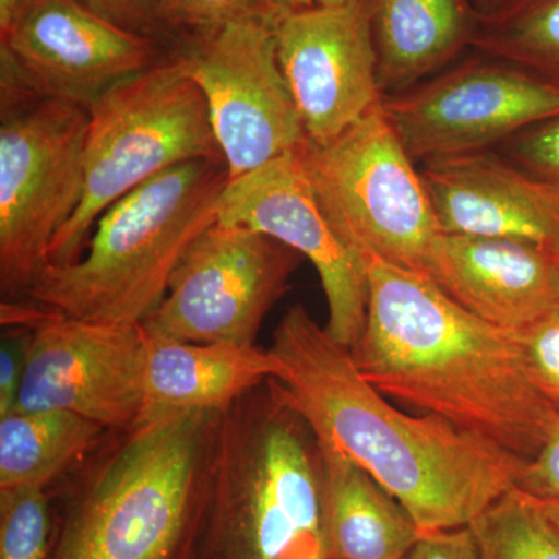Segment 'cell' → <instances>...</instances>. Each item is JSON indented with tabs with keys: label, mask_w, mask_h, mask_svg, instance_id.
I'll return each mask as SVG.
<instances>
[{
	"label": "cell",
	"mask_w": 559,
	"mask_h": 559,
	"mask_svg": "<svg viewBox=\"0 0 559 559\" xmlns=\"http://www.w3.org/2000/svg\"><path fill=\"white\" fill-rule=\"evenodd\" d=\"M27 0H0V33L10 27Z\"/></svg>",
	"instance_id": "1f68e13d"
},
{
	"label": "cell",
	"mask_w": 559,
	"mask_h": 559,
	"mask_svg": "<svg viewBox=\"0 0 559 559\" xmlns=\"http://www.w3.org/2000/svg\"><path fill=\"white\" fill-rule=\"evenodd\" d=\"M348 0H289L293 10L312 9V7L341 5Z\"/></svg>",
	"instance_id": "d6a6232c"
},
{
	"label": "cell",
	"mask_w": 559,
	"mask_h": 559,
	"mask_svg": "<svg viewBox=\"0 0 559 559\" xmlns=\"http://www.w3.org/2000/svg\"><path fill=\"white\" fill-rule=\"evenodd\" d=\"M551 255H554V260H555V263H557V267H558V272H559V248L557 250H555V252L551 253Z\"/></svg>",
	"instance_id": "d590c367"
},
{
	"label": "cell",
	"mask_w": 559,
	"mask_h": 559,
	"mask_svg": "<svg viewBox=\"0 0 559 559\" xmlns=\"http://www.w3.org/2000/svg\"><path fill=\"white\" fill-rule=\"evenodd\" d=\"M81 3L119 25L176 51L170 33L165 27L164 0H80Z\"/></svg>",
	"instance_id": "83f0119b"
},
{
	"label": "cell",
	"mask_w": 559,
	"mask_h": 559,
	"mask_svg": "<svg viewBox=\"0 0 559 559\" xmlns=\"http://www.w3.org/2000/svg\"><path fill=\"white\" fill-rule=\"evenodd\" d=\"M32 330L3 334L0 344V418L13 414L31 352Z\"/></svg>",
	"instance_id": "f1b7e54d"
},
{
	"label": "cell",
	"mask_w": 559,
	"mask_h": 559,
	"mask_svg": "<svg viewBox=\"0 0 559 559\" xmlns=\"http://www.w3.org/2000/svg\"><path fill=\"white\" fill-rule=\"evenodd\" d=\"M218 221L261 231L310 260L325 293L326 331L345 347H355L366 325V263L323 212L299 150L229 180Z\"/></svg>",
	"instance_id": "5bb4252c"
},
{
	"label": "cell",
	"mask_w": 559,
	"mask_h": 559,
	"mask_svg": "<svg viewBox=\"0 0 559 559\" xmlns=\"http://www.w3.org/2000/svg\"><path fill=\"white\" fill-rule=\"evenodd\" d=\"M277 28L235 24L182 50L207 102L230 180L300 150L307 142L277 55Z\"/></svg>",
	"instance_id": "8fae6325"
},
{
	"label": "cell",
	"mask_w": 559,
	"mask_h": 559,
	"mask_svg": "<svg viewBox=\"0 0 559 559\" xmlns=\"http://www.w3.org/2000/svg\"><path fill=\"white\" fill-rule=\"evenodd\" d=\"M533 498V496H532ZM536 499V498H535ZM539 502L540 509L544 513L549 516V520L554 522L555 527L559 532V499H536Z\"/></svg>",
	"instance_id": "836d02e7"
},
{
	"label": "cell",
	"mask_w": 559,
	"mask_h": 559,
	"mask_svg": "<svg viewBox=\"0 0 559 559\" xmlns=\"http://www.w3.org/2000/svg\"><path fill=\"white\" fill-rule=\"evenodd\" d=\"M31 330L14 412H72L109 432L145 418L142 326L83 322L43 308Z\"/></svg>",
	"instance_id": "4fadbf2b"
},
{
	"label": "cell",
	"mask_w": 559,
	"mask_h": 559,
	"mask_svg": "<svg viewBox=\"0 0 559 559\" xmlns=\"http://www.w3.org/2000/svg\"><path fill=\"white\" fill-rule=\"evenodd\" d=\"M109 432L72 412H13L0 418V489H47L90 459Z\"/></svg>",
	"instance_id": "44dd1931"
},
{
	"label": "cell",
	"mask_w": 559,
	"mask_h": 559,
	"mask_svg": "<svg viewBox=\"0 0 559 559\" xmlns=\"http://www.w3.org/2000/svg\"><path fill=\"white\" fill-rule=\"evenodd\" d=\"M87 110L83 200L51 241L47 263L79 260L103 213L160 173L224 159L182 51L120 81Z\"/></svg>",
	"instance_id": "8992f818"
},
{
	"label": "cell",
	"mask_w": 559,
	"mask_h": 559,
	"mask_svg": "<svg viewBox=\"0 0 559 559\" xmlns=\"http://www.w3.org/2000/svg\"><path fill=\"white\" fill-rule=\"evenodd\" d=\"M191 559H329L318 437L274 378L221 414Z\"/></svg>",
	"instance_id": "277c9868"
},
{
	"label": "cell",
	"mask_w": 559,
	"mask_h": 559,
	"mask_svg": "<svg viewBox=\"0 0 559 559\" xmlns=\"http://www.w3.org/2000/svg\"><path fill=\"white\" fill-rule=\"evenodd\" d=\"M329 559H404L423 532L403 503L344 452L319 440Z\"/></svg>",
	"instance_id": "ffe728a7"
},
{
	"label": "cell",
	"mask_w": 559,
	"mask_h": 559,
	"mask_svg": "<svg viewBox=\"0 0 559 559\" xmlns=\"http://www.w3.org/2000/svg\"><path fill=\"white\" fill-rule=\"evenodd\" d=\"M171 53L80 0H27L0 33V81L90 108L120 81Z\"/></svg>",
	"instance_id": "7c38bea8"
},
{
	"label": "cell",
	"mask_w": 559,
	"mask_h": 559,
	"mask_svg": "<svg viewBox=\"0 0 559 559\" xmlns=\"http://www.w3.org/2000/svg\"><path fill=\"white\" fill-rule=\"evenodd\" d=\"M382 109L415 164L496 151L559 114V90L509 62L477 53L403 94Z\"/></svg>",
	"instance_id": "30bf717a"
},
{
	"label": "cell",
	"mask_w": 559,
	"mask_h": 559,
	"mask_svg": "<svg viewBox=\"0 0 559 559\" xmlns=\"http://www.w3.org/2000/svg\"><path fill=\"white\" fill-rule=\"evenodd\" d=\"M0 97V289L13 300L83 200L90 110L27 92Z\"/></svg>",
	"instance_id": "ba28073f"
},
{
	"label": "cell",
	"mask_w": 559,
	"mask_h": 559,
	"mask_svg": "<svg viewBox=\"0 0 559 559\" xmlns=\"http://www.w3.org/2000/svg\"><path fill=\"white\" fill-rule=\"evenodd\" d=\"M516 488L536 499H559V421L543 450L522 466Z\"/></svg>",
	"instance_id": "f546056e"
},
{
	"label": "cell",
	"mask_w": 559,
	"mask_h": 559,
	"mask_svg": "<svg viewBox=\"0 0 559 559\" xmlns=\"http://www.w3.org/2000/svg\"><path fill=\"white\" fill-rule=\"evenodd\" d=\"M299 156L323 212L364 263L378 259L426 275L443 230L382 102L336 138L307 140Z\"/></svg>",
	"instance_id": "52a82bcc"
},
{
	"label": "cell",
	"mask_w": 559,
	"mask_h": 559,
	"mask_svg": "<svg viewBox=\"0 0 559 559\" xmlns=\"http://www.w3.org/2000/svg\"><path fill=\"white\" fill-rule=\"evenodd\" d=\"M366 325L353 359L382 395L530 462L559 412L530 381L516 331L471 314L432 278L366 260Z\"/></svg>",
	"instance_id": "7a4b0ae2"
},
{
	"label": "cell",
	"mask_w": 559,
	"mask_h": 559,
	"mask_svg": "<svg viewBox=\"0 0 559 559\" xmlns=\"http://www.w3.org/2000/svg\"><path fill=\"white\" fill-rule=\"evenodd\" d=\"M476 9L480 11L481 14L492 13L502 5L506 0H473Z\"/></svg>",
	"instance_id": "e575fe53"
},
{
	"label": "cell",
	"mask_w": 559,
	"mask_h": 559,
	"mask_svg": "<svg viewBox=\"0 0 559 559\" xmlns=\"http://www.w3.org/2000/svg\"><path fill=\"white\" fill-rule=\"evenodd\" d=\"M293 11L289 0H164L165 27L176 51L235 24L277 28Z\"/></svg>",
	"instance_id": "cb8c5ba5"
},
{
	"label": "cell",
	"mask_w": 559,
	"mask_h": 559,
	"mask_svg": "<svg viewBox=\"0 0 559 559\" xmlns=\"http://www.w3.org/2000/svg\"><path fill=\"white\" fill-rule=\"evenodd\" d=\"M229 180L224 159L160 173L103 213L79 260L44 264L25 297L83 322L142 325L187 250L218 221Z\"/></svg>",
	"instance_id": "5b68a950"
},
{
	"label": "cell",
	"mask_w": 559,
	"mask_h": 559,
	"mask_svg": "<svg viewBox=\"0 0 559 559\" xmlns=\"http://www.w3.org/2000/svg\"><path fill=\"white\" fill-rule=\"evenodd\" d=\"M278 370L271 349L257 345L193 344L145 333L142 390L146 415L167 411L224 414L277 377Z\"/></svg>",
	"instance_id": "ac0fdd59"
},
{
	"label": "cell",
	"mask_w": 559,
	"mask_h": 559,
	"mask_svg": "<svg viewBox=\"0 0 559 559\" xmlns=\"http://www.w3.org/2000/svg\"><path fill=\"white\" fill-rule=\"evenodd\" d=\"M270 349L280 366L274 380L316 437L399 499L423 535L468 527L516 488L525 462L436 415L393 407L304 305L285 312Z\"/></svg>",
	"instance_id": "6da1fadb"
},
{
	"label": "cell",
	"mask_w": 559,
	"mask_h": 559,
	"mask_svg": "<svg viewBox=\"0 0 559 559\" xmlns=\"http://www.w3.org/2000/svg\"><path fill=\"white\" fill-rule=\"evenodd\" d=\"M51 540L47 489H0V559H49Z\"/></svg>",
	"instance_id": "d4e9b609"
},
{
	"label": "cell",
	"mask_w": 559,
	"mask_h": 559,
	"mask_svg": "<svg viewBox=\"0 0 559 559\" xmlns=\"http://www.w3.org/2000/svg\"><path fill=\"white\" fill-rule=\"evenodd\" d=\"M219 417L156 412L92 452L49 559H191Z\"/></svg>",
	"instance_id": "3957f363"
},
{
	"label": "cell",
	"mask_w": 559,
	"mask_h": 559,
	"mask_svg": "<svg viewBox=\"0 0 559 559\" xmlns=\"http://www.w3.org/2000/svg\"><path fill=\"white\" fill-rule=\"evenodd\" d=\"M426 275L460 307L503 330H524L559 307L554 255L528 242L443 231Z\"/></svg>",
	"instance_id": "e0dca14e"
},
{
	"label": "cell",
	"mask_w": 559,
	"mask_h": 559,
	"mask_svg": "<svg viewBox=\"0 0 559 559\" xmlns=\"http://www.w3.org/2000/svg\"><path fill=\"white\" fill-rule=\"evenodd\" d=\"M448 234L559 248V182L521 170L498 151L419 165Z\"/></svg>",
	"instance_id": "2e32d148"
},
{
	"label": "cell",
	"mask_w": 559,
	"mask_h": 559,
	"mask_svg": "<svg viewBox=\"0 0 559 559\" xmlns=\"http://www.w3.org/2000/svg\"><path fill=\"white\" fill-rule=\"evenodd\" d=\"M480 11L473 0H377L373 39L382 98L403 94L473 49Z\"/></svg>",
	"instance_id": "d6986e66"
},
{
	"label": "cell",
	"mask_w": 559,
	"mask_h": 559,
	"mask_svg": "<svg viewBox=\"0 0 559 559\" xmlns=\"http://www.w3.org/2000/svg\"><path fill=\"white\" fill-rule=\"evenodd\" d=\"M477 559H559V532L538 500L513 488L468 525Z\"/></svg>",
	"instance_id": "603a6c76"
},
{
	"label": "cell",
	"mask_w": 559,
	"mask_h": 559,
	"mask_svg": "<svg viewBox=\"0 0 559 559\" xmlns=\"http://www.w3.org/2000/svg\"><path fill=\"white\" fill-rule=\"evenodd\" d=\"M374 10L377 0L293 10L275 31L280 66L311 142L336 138L382 102Z\"/></svg>",
	"instance_id": "9a60e30c"
},
{
	"label": "cell",
	"mask_w": 559,
	"mask_h": 559,
	"mask_svg": "<svg viewBox=\"0 0 559 559\" xmlns=\"http://www.w3.org/2000/svg\"><path fill=\"white\" fill-rule=\"evenodd\" d=\"M496 151L521 170L559 182V114L518 132Z\"/></svg>",
	"instance_id": "4316f807"
},
{
	"label": "cell",
	"mask_w": 559,
	"mask_h": 559,
	"mask_svg": "<svg viewBox=\"0 0 559 559\" xmlns=\"http://www.w3.org/2000/svg\"><path fill=\"white\" fill-rule=\"evenodd\" d=\"M404 559H477L469 527L423 535Z\"/></svg>",
	"instance_id": "4dcf8cb0"
},
{
	"label": "cell",
	"mask_w": 559,
	"mask_h": 559,
	"mask_svg": "<svg viewBox=\"0 0 559 559\" xmlns=\"http://www.w3.org/2000/svg\"><path fill=\"white\" fill-rule=\"evenodd\" d=\"M516 333L530 381L559 412V307Z\"/></svg>",
	"instance_id": "484cf974"
},
{
	"label": "cell",
	"mask_w": 559,
	"mask_h": 559,
	"mask_svg": "<svg viewBox=\"0 0 559 559\" xmlns=\"http://www.w3.org/2000/svg\"><path fill=\"white\" fill-rule=\"evenodd\" d=\"M473 50L559 90V0H506L480 13Z\"/></svg>",
	"instance_id": "7402d4cb"
},
{
	"label": "cell",
	"mask_w": 559,
	"mask_h": 559,
	"mask_svg": "<svg viewBox=\"0 0 559 559\" xmlns=\"http://www.w3.org/2000/svg\"><path fill=\"white\" fill-rule=\"evenodd\" d=\"M300 253L249 227L216 221L187 250L142 329L193 344L255 345Z\"/></svg>",
	"instance_id": "9c48e42d"
}]
</instances>
